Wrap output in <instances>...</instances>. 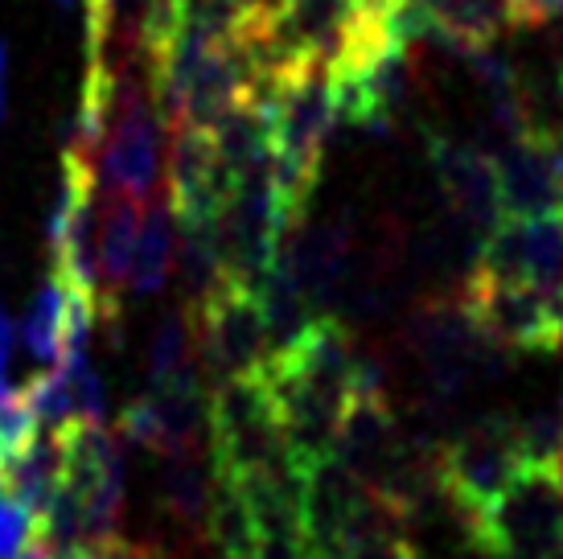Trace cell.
<instances>
[{
	"label": "cell",
	"mask_w": 563,
	"mask_h": 559,
	"mask_svg": "<svg viewBox=\"0 0 563 559\" xmlns=\"http://www.w3.org/2000/svg\"><path fill=\"white\" fill-rule=\"evenodd\" d=\"M477 527L501 559H555L563 551V473L522 465L477 514Z\"/></svg>",
	"instance_id": "cell-1"
},
{
	"label": "cell",
	"mask_w": 563,
	"mask_h": 559,
	"mask_svg": "<svg viewBox=\"0 0 563 559\" xmlns=\"http://www.w3.org/2000/svg\"><path fill=\"white\" fill-rule=\"evenodd\" d=\"M473 326L510 354H555L563 338V293H543L518 280H489L482 272L456 284Z\"/></svg>",
	"instance_id": "cell-2"
},
{
	"label": "cell",
	"mask_w": 563,
	"mask_h": 559,
	"mask_svg": "<svg viewBox=\"0 0 563 559\" xmlns=\"http://www.w3.org/2000/svg\"><path fill=\"white\" fill-rule=\"evenodd\" d=\"M189 317H194V358L202 362L206 379L222 383V379H255L267 371L272 350H267L264 313L243 284L227 280Z\"/></svg>",
	"instance_id": "cell-3"
},
{
	"label": "cell",
	"mask_w": 563,
	"mask_h": 559,
	"mask_svg": "<svg viewBox=\"0 0 563 559\" xmlns=\"http://www.w3.org/2000/svg\"><path fill=\"white\" fill-rule=\"evenodd\" d=\"M518 469L522 457L515 445V419H473L437 449V478L473 514H482Z\"/></svg>",
	"instance_id": "cell-4"
},
{
	"label": "cell",
	"mask_w": 563,
	"mask_h": 559,
	"mask_svg": "<svg viewBox=\"0 0 563 559\" xmlns=\"http://www.w3.org/2000/svg\"><path fill=\"white\" fill-rule=\"evenodd\" d=\"M333 128H338V108L325 66H297L276 75V108L267 124L272 153L288 165L321 173V156Z\"/></svg>",
	"instance_id": "cell-5"
},
{
	"label": "cell",
	"mask_w": 563,
	"mask_h": 559,
	"mask_svg": "<svg viewBox=\"0 0 563 559\" xmlns=\"http://www.w3.org/2000/svg\"><path fill=\"white\" fill-rule=\"evenodd\" d=\"M432 173H437L440 198L449 202L456 218H465L477 231H489L501 218L498 206V182H494V165L489 156L465 136H449V132H432Z\"/></svg>",
	"instance_id": "cell-6"
},
{
	"label": "cell",
	"mask_w": 563,
	"mask_h": 559,
	"mask_svg": "<svg viewBox=\"0 0 563 559\" xmlns=\"http://www.w3.org/2000/svg\"><path fill=\"white\" fill-rule=\"evenodd\" d=\"M157 457V494L173 514V523L181 530H206L214 490H219V469L210 449H165Z\"/></svg>",
	"instance_id": "cell-7"
},
{
	"label": "cell",
	"mask_w": 563,
	"mask_h": 559,
	"mask_svg": "<svg viewBox=\"0 0 563 559\" xmlns=\"http://www.w3.org/2000/svg\"><path fill=\"white\" fill-rule=\"evenodd\" d=\"M63 473H66L63 432H54V428H37L21 449L0 457V490L13 497L16 506H25L33 518L46 511L49 497L58 494Z\"/></svg>",
	"instance_id": "cell-8"
},
{
	"label": "cell",
	"mask_w": 563,
	"mask_h": 559,
	"mask_svg": "<svg viewBox=\"0 0 563 559\" xmlns=\"http://www.w3.org/2000/svg\"><path fill=\"white\" fill-rule=\"evenodd\" d=\"M177 260V210L173 198L161 194L153 202L141 206V234H136V251L128 264L124 293L128 296H157Z\"/></svg>",
	"instance_id": "cell-9"
},
{
	"label": "cell",
	"mask_w": 563,
	"mask_h": 559,
	"mask_svg": "<svg viewBox=\"0 0 563 559\" xmlns=\"http://www.w3.org/2000/svg\"><path fill=\"white\" fill-rule=\"evenodd\" d=\"M141 234V202L120 198V194H99V231H95V251H99V280L103 293L115 305L124 296L128 264L136 251Z\"/></svg>",
	"instance_id": "cell-10"
},
{
	"label": "cell",
	"mask_w": 563,
	"mask_h": 559,
	"mask_svg": "<svg viewBox=\"0 0 563 559\" xmlns=\"http://www.w3.org/2000/svg\"><path fill=\"white\" fill-rule=\"evenodd\" d=\"M70 284H66L58 272H49L46 284L37 288L30 313L21 321V346L30 350V358L46 371L58 362V350H63V333H66V313H70Z\"/></svg>",
	"instance_id": "cell-11"
},
{
	"label": "cell",
	"mask_w": 563,
	"mask_h": 559,
	"mask_svg": "<svg viewBox=\"0 0 563 559\" xmlns=\"http://www.w3.org/2000/svg\"><path fill=\"white\" fill-rule=\"evenodd\" d=\"M527 239V284L543 293H563V210L522 218Z\"/></svg>",
	"instance_id": "cell-12"
},
{
	"label": "cell",
	"mask_w": 563,
	"mask_h": 559,
	"mask_svg": "<svg viewBox=\"0 0 563 559\" xmlns=\"http://www.w3.org/2000/svg\"><path fill=\"white\" fill-rule=\"evenodd\" d=\"M194 317L189 309L165 313L148 338V387L169 383L173 374H181L186 366H194Z\"/></svg>",
	"instance_id": "cell-13"
},
{
	"label": "cell",
	"mask_w": 563,
	"mask_h": 559,
	"mask_svg": "<svg viewBox=\"0 0 563 559\" xmlns=\"http://www.w3.org/2000/svg\"><path fill=\"white\" fill-rule=\"evenodd\" d=\"M33 432H37V419H33L25 395L21 391H4L0 395V457L21 449Z\"/></svg>",
	"instance_id": "cell-14"
},
{
	"label": "cell",
	"mask_w": 563,
	"mask_h": 559,
	"mask_svg": "<svg viewBox=\"0 0 563 559\" xmlns=\"http://www.w3.org/2000/svg\"><path fill=\"white\" fill-rule=\"evenodd\" d=\"M33 523L37 518L0 490V559H16L33 544Z\"/></svg>",
	"instance_id": "cell-15"
},
{
	"label": "cell",
	"mask_w": 563,
	"mask_h": 559,
	"mask_svg": "<svg viewBox=\"0 0 563 559\" xmlns=\"http://www.w3.org/2000/svg\"><path fill=\"white\" fill-rule=\"evenodd\" d=\"M247 559H313L300 530H276V535H255Z\"/></svg>",
	"instance_id": "cell-16"
},
{
	"label": "cell",
	"mask_w": 563,
	"mask_h": 559,
	"mask_svg": "<svg viewBox=\"0 0 563 559\" xmlns=\"http://www.w3.org/2000/svg\"><path fill=\"white\" fill-rule=\"evenodd\" d=\"M87 559H165V551H157V547L148 544H128L120 535H111L103 544H95L87 551Z\"/></svg>",
	"instance_id": "cell-17"
},
{
	"label": "cell",
	"mask_w": 563,
	"mask_h": 559,
	"mask_svg": "<svg viewBox=\"0 0 563 559\" xmlns=\"http://www.w3.org/2000/svg\"><path fill=\"white\" fill-rule=\"evenodd\" d=\"M342 559H411L404 539H371V544L345 547Z\"/></svg>",
	"instance_id": "cell-18"
},
{
	"label": "cell",
	"mask_w": 563,
	"mask_h": 559,
	"mask_svg": "<svg viewBox=\"0 0 563 559\" xmlns=\"http://www.w3.org/2000/svg\"><path fill=\"white\" fill-rule=\"evenodd\" d=\"M13 342H16V326L9 321V313L0 309V395L9 391V358H13Z\"/></svg>",
	"instance_id": "cell-19"
},
{
	"label": "cell",
	"mask_w": 563,
	"mask_h": 559,
	"mask_svg": "<svg viewBox=\"0 0 563 559\" xmlns=\"http://www.w3.org/2000/svg\"><path fill=\"white\" fill-rule=\"evenodd\" d=\"M4 78H9V50L0 46V120H4Z\"/></svg>",
	"instance_id": "cell-20"
},
{
	"label": "cell",
	"mask_w": 563,
	"mask_h": 559,
	"mask_svg": "<svg viewBox=\"0 0 563 559\" xmlns=\"http://www.w3.org/2000/svg\"><path fill=\"white\" fill-rule=\"evenodd\" d=\"M58 4H63V9H70V4H75V0H58Z\"/></svg>",
	"instance_id": "cell-21"
},
{
	"label": "cell",
	"mask_w": 563,
	"mask_h": 559,
	"mask_svg": "<svg viewBox=\"0 0 563 559\" xmlns=\"http://www.w3.org/2000/svg\"><path fill=\"white\" fill-rule=\"evenodd\" d=\"M560 91H563V75H560Z\"/></svg>",
	"instance_id": "cell-22"
}]
</instances>
